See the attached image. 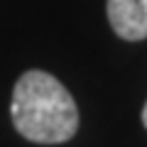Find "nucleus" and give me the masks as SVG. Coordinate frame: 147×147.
<instances>
[{"label": "nucleus", "mask_w": 147, "mask_h": 147, "mask_svg": "<svg viewBox=\"0 0 147 147\" xmlns=\"http://www.w3.org/2000/svg\"><path fill=\"white\" fill-rule=\"evenodd\" d=\"M108 22L118 37L140 42L147 37V0H108Z\"/></svg>", "instance_id": "2"}, {"label": "nucleus", "mask_w": 147, "mask_h": 147, "mask_svg": "<svg viewBox=\"0 0 147 147\" xmlns=\"http://www.w3.org/2000/svg\"><path fill=\"white\" fill-rule=\"evenodd\" d=\"M10 115L15 130L30 142L59 145L79 130V108L71 93L52 74L32 69L17 79L12 91Z\"/></svg>", "instance_id": "1"}, {"label": "nucleus", "mask_w": 147, "mask_h": 147, "mask_svg": "<svg viewBox=\"0 0 147 147\" xmlns=\"http://www.w3.org/2000/svg\"><path fill=\"white\" fill-rule=\"evenodd\" d=\"M142 123H145V127H147V103H145V108H142Z\"/></svg>", "instance_id": "3"}]
</instances>
